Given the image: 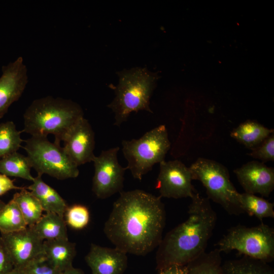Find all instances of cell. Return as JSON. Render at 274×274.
Here are the masks:
<instances>
[{"label": "cell", "instance_id": "22", "mask_svg": "<svg viewBox=\"0 0 274 274\" xmlns=\"http://www.w3.org/2000/svg\"><path fill=\"white\" fill-rule=\"evenodd\" d=\"M240 207L243 212L262 221L265 218H274V203L255 194L239 193Z\"/></svg>", "mask_w": 274, "mask_h": 274}, {"label": "cell", "instance_id": "27", "mask_svg": "<svg viewBox=\"0 0 274 274\" xmlns=\"http://www.w3.org/2000/svg\"><path fill=\"white\" fill-rule=\"evenodd\" d=\"M64 218L66 225L74 229L80 230L83 229L88 224L90 213L86 206L76 204L68 207Z\"/></svg>", "mask_w": 274, "mask_h": 274}, {"label": "cell", "instance_id": "16", "mask_svg": "<svg viewBox=\"0 0 274 274\" xmlns=\"http://www.w3.org/2000/svg\"><path fill=\"white\" fill-rule=\"evenodd\" d=\"M76 245L68 239L57 238L43 242L44 256L62 272L73 267L76 254Z\"/></svg>", "mask_w": 274, "mask_h": 274}, {"label": "cell", "instance_id": "28", "mask_svg": "<svg viewBox=\"0 0 274 274\" xmlns=\"http://www.w3.org/2000/svg\"><path fill=\"white\" fill-rule=\"evenodd\" d=\"M20 269L27 274H62L63 273L51 264L44 255L33 260Z\"/></svg>", "mask_w": 274, "mask_h": 274}, {"label": "cell", "instance_id": "3", "mask_svg": "<svg viewBox=\"0 0 274 274\" xmlns=\"http://www.w3.org/2000/svg\"><path fill=\"white\" fill-rule=\"evenodd\" d=\"M81 107L70 99L47 96L35 99L26 109L23 131L31 136H54L60 145L73 126L82 118Z\"/></svg>", "mask_w": 274, "mask_h": 274}, {"label": "cell", "instance_id": "10", "mask_svg": "<svg viewBox=\"0 0 274 274\" xmlns=\"http://www.w3.org/2000/svg\"><path fill=\"white\" fill-rule=\"evenodd\" d=\"M156 183L160 197L179 199L192 198L196 192L189 167L180 160L162 161Z\"/></svg>", "mask_w": 274, "mask_h": 274}, {"label": "cell", "instance_id": "14", "mask_svg": "<svg viewBox=\"0 0 274 274\" xmlns=\"http://www.w3.org/2000/svg\"><path fill=\"white\" fill-rule=\"evenodd\" d=\"M245 192L267 197L274 189V169L251 161L233 170Z\"/></svg>", "mask_w": 274, "mask_h": 274}, {"label": "cell", "instance_id": "33", "mask_svg": "<svg viewBox=\"0 0 274 274\" xmlns=\"http://www.w3.org/2000/svg\"><path fill=\"white\" fill-rule=\"evenodd\" d=\"M62 274H84V273L81 269L73 266L63 271Z\"/></svg>", "mask_w": 274, "mask_h": 274}, {"label": "cell", "instance_id": "4", "mask_svg": "<svg viewBox=\"0 0 274 274\" xmlns=\"http://www.w3.org/2000/svg\"><path fill=\"white\" fill-rule=\"evenodd\" d=\"M115 96L108 105L115 114L114 125L120 126L130 114L145 110L152 112L150 99L157 75L145 68H134L120 73Z\"/></svg>", "mask_w": 274, "mask_h": 274}, {"label": "cell", "instance_id": "23", "mask_svg": "<svg viewBox=\"0 0 274 274\" xmlns=\"http://www.w3.org/2000/svg\"><path fill=\"white\" fill-rule=\"evenodd\" d=\"M31 166L27 156L17 152L0 159V173L8 177H14L33 181Z\"/></svg>", "mask_w": 274, "mask_h": 274}, {"label": "cell", "instance_id": "8", "mask_svg": "<svg viewBox=\"0 0 274 274\" xmlns=\"http://www.w3.org/2000/svg\"><path fill=\"white\" fill-rule=\"evenodd\" d=\"M25 142L26 156L38 175L47 174L58 180L78 176V166L60 145L42 136H31Z\"/></svg>", "mask_w": 274, "mask_h": 274}, {"label": "cell", "instance_id": "21", "mask_svg": "<svg viewBox=\"0 0 274 274\" xmlns=\"http://www.w3.org/2000/svg\"><path fill=\"white\" fill-rule=\"evenodd\" d=\"M13 195L12 199L19 208L28 227L36 224L42 216L44 211L38 199L24 187Z\"/></svg>", "mask_w": 274, "mask_h": 274}, {"label": "cell", "instance_id": "9", "mask_svg": "<svg viewBox=\"0 0 274 274\" xmlns=\"http://www.w3.org/2000/svg\"><path fill=\"white\" fill-rule=\"evenodd\" d=\"M119 150L118 147L103 150L92 160L94 174L92 190L98 198L105 199L122 192L126 168L118 162Z\"/></svg>", "mask_w": 274, "mask_h": 274}, {"label": "cell", "instance_id": "34", "mask_svg": "<svg viewBox=\"0 0 274 274\" xmlns=\"http://www.w3.org/2000/svg\"><path fill=\"white\" fill-rule=\"evenodd\" d=\"M9 274H27L23 270L14 268V269Z\"/></svg>", "mask_w": 274, "mask_h": 274}, {"label": "cell", "instance_id": "29", "mask_svg": "<svg viewBox=\"0 0 274 274\" xmlns=\"http://www.w3.org/2000/svg\"><path fill=\"white\" fill-rule=\"evenodd\" d=\"M248 154L264 163L274 161V133H271Z\"/></svg>", "mask_w": 274, "mask_h": 274}, {"label": "cell", "instance_id": "35", "mask_svg": "<svg viewBox=\"0 0 274 274\" xmlns=\"http://www.w3.org/2000/svg\"><path fill=\"white\" fill-rule=\"evenodd\" d=\"M5 205L6 203L2 200H0V211L4 208Z\"/></svg>", "mask_w": 274, "mask_h": 274}, {"label": "cell", "instance_id": "5", "mask_svg": "<svg viewBox=\"0 0 274 274\" xmlns=\"http://www.w3.org/2000/svg\"><path fill=\"white\" fill-rule=\"evenodd\" d=\"M122 146L127 161L126 168L130 170L134 179L141 181L156 163L165 160L170 142L165 126L160 125L138 139L123 140Z\"/></svg>", "mask_w": 274, "mask_h": 274}, {"label": "cell", "instance_id": "12", "mask_svg": "<svg viewBox=\"0 0 274 274\" xmlns=\"http://www.w3.org/2000/svg\"><path fill=\"white\" fill-rule=\"evenodd\" d=\"M0 77V118L22 95L28 83L27 69L22 57L2 67Z\"/></svg>", "mask_w": 274, "mask_h": 274}, {"label": "cell", "instance_id": "31", "mask_svg": "<svg viewBox=\"0 0 274 274\" xmlns=\"http://www.w3.org/2000/svg\"><path fill=\"white\" fill-rule=\"evenodd\" d=\"M24 188L16 186L14 184L13 180H11L8 176L0 173V196L11 190H21Z\"/></svg>", "mask_w": 274, "mask_h": 274}, {"label": "cell", "instance_id": "6", "mask_svg": "<svg viewBox=\"0 0 274 274\" xmlns=\"http://www.w3.org/2000/svg\"><path fill=\"white\" fill-rule=\"evenodd\" d=\"M189 168L193 180L202 183L210 200L220 204L230 215L244 213L238 202L239 192L231 182L225 166L215 160L199 157Z\"/></svg>", "mask_w": 274, "mask_h": 274}, {"label": "cell", "instance_id": "11", "mask_svg": "<svg viewBox=\"0 0 274 274\" xmlns=\"http://www.w3.org/2000/svg\"><path fill=\"white\" fill-rule=\"evenodd\" d=\"M11 257L14 268L21 269L44 255L43 242L31 227L19 231L1 234Z\"/></svg>", "mask_w": 274, "mask_h": 274}, {"label": "cell", "instance_id": "18", "mask_svg": "<svg viewBox=\"0 0 274 274\" xmlns=\"http://www.w3.org/2000/svg\"><path fill=\"white\" fill-rule=\"evenodd\" d=\"M272 133L273 129L268 128L256 121L249 120L234 128L230 136L251 150Z\"/></svg>", "mask_w": 274, "mask_h": 274}, {"label": "cell", "instance_id": "19", "mask_svg": "<svg viewBox=\"0 0 274 274\" xmlns=\"http://www.w3.org/2000/svg\"><path fill=\"white\" fill-rule=\"evenodd\" d=\"M42 240L68 239L66 223L64 217L54 213H46L31 227Z\"/></svg>", "mask_w": 274, "mask_h": 274}, {"label": "cell", "instance_id": "25", "mask_svg": "<svg viewBox=\"0 0 274 274\" xmlns=\"http://www.w3.org/2000/svg\"><path fill=\"white\" fill-rule=\"evenodd\" d=\"M27 227L16 203L12 199L0 211V231L6 234L19 231Z\"/></svg>", "mask_w": 274, "mask_h": 274}, {"label": "cell", "instance_id": "13", "mask_svg": "<svg viewBox=\"0 0 274 274\" xmlns=\"http://www.w3.org/2000/svg\"><path fill=\"white\" fill-rule=\"evenodd\" d=\"M64 149L78 166L92 161L95 155L94 132L88 121L80 119L65 137Z\"/></svg>", "mask_w": 274, "mask_h": 274}, {"label": "cell", "instance_id": "24", "mask_svg": "<svg viewBox=\"0 0 274 274\" xmlns=\"http://www.w3.org/2000/svg\"><path fill=\"white\" fill-rule=\"evenodd\" d=\"M221 252L206 251L187 264V274H222Z\"/></svg>", "mask_w": 274, "mask_h": 274}, {"label": "cell", "instance_id": "26", "mask_svg": "<svg viewBox=\"0 0 274 274\" xmlns=\"http://www.w3.org/2000/svg\"><path fill=\"white\" fill-rule=\"evenodd\" d=\"M13 121L0 123V159L17 152L23 140Z\"/></svg>", "mask_w": 274, "mask_h": 274}, {"label": "cell", "instance_id": "17", "mask_svg": "<svg viewBox=\"0 0 274 274\" xmlns=\"http://www.w3.org/2000/svg\"><path fill=\"white\" fill-rule=\"evenodd\" d=\"M25 188L38 199L44 211L64 217L68 208L66 202L54 189L44 182L41 175L35 177L32 183Z\"/></svg>", "mask_w": 274, "mask_h": 274}, {"label": "cell", "instance_id": "7", "mask_svg": "<svg viewBox=\"0 0 274 274\" xmlns=\"http://www.w3.org/2000/svg\"><path fill=\"white\" fill-rule=\"evenodd\" d=\"M215 246L221 253L236 250L269 263L274 259V229L262 222L252 227L238 224L230 228Z\"/></svg>", "mask_w": 274, "mask_h": 274}, {"label": "cell", "instance_id": "32", "mask_svg": "<svg viewBox=\"0 0 274 274\" xmlns=\"http://www.w3.org/2000/svg\"><path fill=\"white\" fill-rule=\"evenodd\" d=\"M158 270V274H187V265L172 264Z\"/></svg>", "mask_w": 274, "mask_h": 274}, {"label": "cell", "instance_id": "30", "mask_svg": "<svg viewBox=\"0 0 274 274\" xmlns=\"http://www.w3.org/2000/svg\"><path fill=\"white\" fill-rule=\"evenodd\" d=\"M14 266L8 250L0 237V274H9Z\"/></svg>", "mask_w": 274, "mask_h": 274}, {"label": "cell", "instance_id": "2", "mask_svg": "<svg viewBox=\"0 0 274 274\" xmlns=\"http://www.w3.org/2000/svg\"><path fill=\"white\" fill-rule=\"evenodd\" d=\"M191 199L188 218L168 231L158 246V270L172 264L187 265L206 252L217 214L208 197L196 192Z\"/></svg>", "mask_w": 274, "mask_h": 274}, {"label": "cell", "instance_id": "15", "mask_svg": "<svg viewBox=\"0 0 274 274\" xmlns=\"http://www.w3.org/2000/svg\"><path fill=\"white\" fill-rule=\"evenodd\" d=\"M85 260L91 274H123L127 266V254L116 248L91 244Z\"/></svg>", "mask_w": 274, "mask_h": 274}, {"label": "cell", "instance_id": "20", "mask_svg": "<svg viewBox=\"0 0 274 274\" xmlns=\"http://www.w3.org/2000/svg\"><path fill=\"white\" fill-rule=\"evenodd\" d=\"M265 261L242 255L222 264V274H274L272 267Z\"/></svg>", "mask_w": 274, "mask_h": 274}, {"label": "cell", "instance_id": "1", "mask_svg": "<svg viewBox=\"0 0 274 274\" xmlns=\"http://www.w3.org/2000/svg\"><path fill=\"white\" fill-rule=\"evenodd\" d=\"M161 198L140 189L120 193L104 228L115 248L145 256L158 247L166 221Z\"/></svg>", "mask_w": 274, "mask_h": 274}]
</instances>
